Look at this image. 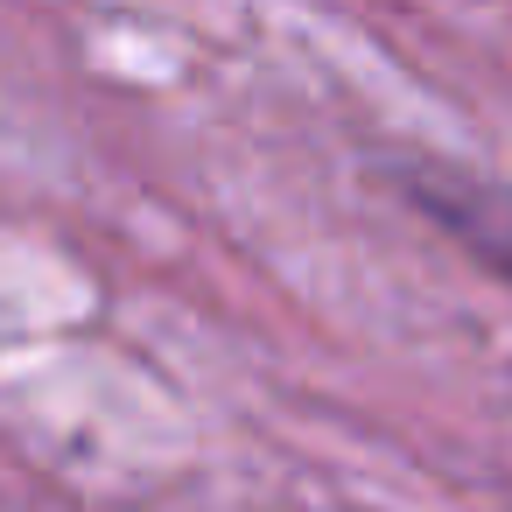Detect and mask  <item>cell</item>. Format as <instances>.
Returning a JSON list of instances; mask_svg holds the SVG:
<instances>
[{
  "mask_svg": "<svg viewBox=\"0 0 512 512\" xmlns=\"http://www.w3.org/2000/svg\"><path fill=\"white\" fill-rule=\"evenodd\" d=\"M435 211L463 232V246H477L505 281H512V197L505 190H456V197H435Z\"/></svg>",
  "mask_w": 512,
  "mask_h": 512,
  "instance_id": "6da1fadb",
  "label": "cell"
}]
</instances>
